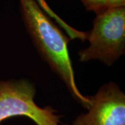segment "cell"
<instances>
[{
  "label": "cell",
  "instance_id": "obj_3",
  "mask_svg": "<svg viewBox=\"0 0 125 125\" xmlns=\"http://www.w3.org/2000/svg\"><path fill=\"white\" fill-rule=\"evenodd\" d=\"M36 94L35 85L25 79L0 81V123L24 116L36 125H65L52 106L40 107L35 102Z\"/></svg>",
  "mask_w": 125,
  "mask_h": 125
},
{
  "label": "cell",
  "instance_id": "obj_6",
  "mask_svg": "<svg viewBox=\"0 0 125 125\" xmlns=\"http://www.w3.org/2000/svg\"><path fill=\"white\" fill-rule=\"evenodd\" d=\"M125 6V0H106V8H118Z\"/></svg>",
  "mask_w": 125,
  "mask_h": 125
},
{
  "label": "cell",
  "instance_id": "obj_2",
  "mask_svg": "<svg viewBox=\"0 0 125 125\" xmlns=\"http://www.w3.org/2000/svg\"><path fill=\"white\" fill-rule=\"evenodd\" d=\"M89 45L79 52V61L97 60L112 66L125 53V6L107 9L96 15L86 33Z\"/></svg>",
  "mask_w": 125,
  "mask_h": 125
},
{
  "label": "cell",
  "instance_id": "obj_5",
  "mask_svg": "<svg viewBox=\"0 0 125 125\" xmlns=\"http://www.w3.org/2000/svg\"><path fill=\"white\" fill-rule=\"evenodd\" d=\"M88 11L94 12L96 15L106 10V0H80Z\"/></svg>",
  "mask_w": 125,
  "mask_h": 125
},
{
  "label": "cell",
  "instance_id": "obj_4",
  "mask_svg": "<svg viewBox=\"0 0 125 125\" xmlns=\"http://www.w3.org/2000/svg\"><path fill=\"white\" fill-rule=\"evenodd\" d=\"M88 112L77 116L72 125H125V94L109 81L89 96Z\"/></svg>",
  "mask_w": 125,
  "mask_h": 125
},
{
  "label": "cell",
  "instance_id": "obj_1",
  "mask_svg": "<svg viewBox=\"0 0 125 125\" xmlns=\"http://www.w3.org/2000/svg\"><path fill=\"white\" fill-rule=\"evenodd\" d=\"M19 2L23 24L38 54L74 99L87 109L90 97L81 93L76 85L68 49L70 38L50 20L36 0H19Z\"/></svg>",
  "mask_w": 125,
  "mask_h": 125
}]
</instances>
